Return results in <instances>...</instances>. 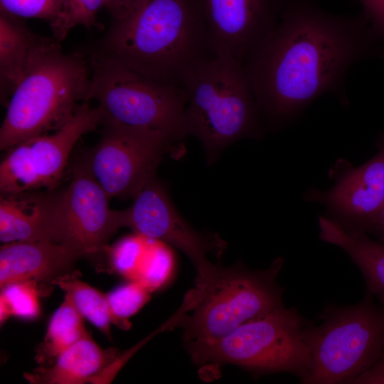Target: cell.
<instances>
[{
    "instance_id": "obj_30",
    "label": "cell",
    "mask_w": 384,
    "mask_h": 384,
    "mask_svg": "<svg viewBox=\"0 0 384 384\" xmlns=\"http://www.w3.org/2000/svg\"><path fill=\"white\" fill-rule=\"evenodd\" d=\"M146 0H105V6L114 20L125 18L136 12Z\"/></svg>"
},
{
    "instance_id": "obj_19",
    "label": "cell",
    "mask_w": 384,
    "mask_h": 384,
    "mask_svg": "<svg viewBox=\"0 0 384 384\" xmlns=\"http://www.w3.org/2000/svg\"><path fill=\"white\" fill-rule=\"evenodd\" d=\"M44 38L14 20V16L1 11L0 87L1 100L4 105Z\"/></svg>"
},
{
    "instance_id": "obj_10",
    "label": "cell",
    "mask_w": 384,
    "mask_h": 384,
    "mask_svg": "<svg viewBox=\"0 0 384 384\" xmlns=\"http://www.w3.org/2000/svg\"><path fill=\"white\" fill-rule=\"evenodd\" d=\"M102 124L100 139L82 161L110 199L134 198L155 176L164 154L174 142L158 133Z\"/></svg>"
},
{
    "instance_id": "obj_12",
    "label": "cell",
    "mask_w": 384,
    "mask_h": 384,
    "mask_svg": "<svg viewBox=\"0 0 384 384\" xmlns=\"http://www.w3.org/2000/svg\"><path fill=\"white\" fill-rule=\"evenodd\" d=\"M208 52L225 50L243 63L278 23L289 0H199Z\"/></svg>"
},
{
    "instance_id": "obj_25",
    "label": "cell",
    "mask_w": 384,
    "mask_h": 384,
    "mask_svg": "<svg viewBox=\"0 0 384 384\" xmlns=\"http://www.w3.org/2000/svg\"><path fill=\"white\" fill-rule=\"evenodd\" d=\"M105 0H64L58 17L50 23L54 39L58 42L78 25L88 28L97 24V13Z\"/></svg>"
},
{
    "instance_id": "obj_8",
    "label": "cell",
    "mask_w": 384,
    "mask_h": 384,
    "mask_svg": "<svg viewBox=\"0 0 384 384\" xmlns=\"http://www.w3.org/2000/svg\"><path fill=\"white\" fill-rule=\"evenodd\" d=\"M284 259L277 257L266 269L251 270L238 263L219 266L201 298L179 326L186 342L223 337L243 324L283 306V289L277 282Z\"/></svg>"
},
{
    "instance_id": "obj_2",
    "label": "cell",
    "mask_w": 384,
    "mask_h": 384,
    "mask_svg": "<svg viewBox=\"0 0 384 384\" xmlns=\"http://www.w3.org/2000/svg\"><path fill=\"white\" fill-rule=\"evenodd\" d=\"M208 53L199 0H146L133 14L114 21L95 54L182 86L187 73Z\"/></svg>"
},
{
    "instance_id": "obj_29",
    "label": "cell",
    "mask_w": 384,
    "mask_h": 384,
    "mask_svg": "<svg viewBox=\"0 0 384 384\" xmlns=\"http://www.w3.org/2000/svg\"><path fill=\"white\" fill-rule=\"evenodd\" d=\"M350 384H384V346L374 363Z\"/></svg>"
},
{
    "instance_id": "obj_6",
    "label": "cell",
    "mask_w": 384,
    "mask_h": 384,
    "mask_svg": "<svg viewBox=\"0 0 384 384\" xmlns=\"http://www.w3.org/2000/svg\"><path fill=\"white\" fill-rule=\"evenodd\" d=\"M88 60L87 101L97 102L102 113L101 124L158 133L173 142L186 137L183 112L187 94L182 86L150 79L98 54H92Z\"/></svg>"
},
{
    "instance_id": "obj_24",
    "label": "cell",
    "mask_w": 384,
    "mask_h": 384,
    "mask_svg": "<svg viewBox=\"0 0 384 384\" xmlns=\"http://www.w3.org/2000/svg\"><path fill=\"white\" fill-rule=\"evenodd\" d=\"M150 293L140 282L130 280L106 294L112 324L122 329H129V318L149 300Z\"/></svg>"
},
{
    "instance_id": "obj_16",
    "label": "cell",
    "mask_w": 384,
    "mask_h": 384,
    "mask_svg": "<svg viewBox=\"0 0 384 384\" xmlns=\"http://www.w3.org/2000/svg\"><path fill=\"white\" fill-rule=\"evenodd\" d=\"M82 256L63 242L16 241L0 248V287L18 281L36 282L68 274Z\"/></svg>"
},
{
    "instance_id": "obj_20",
    "label": "cell",
    "mask_w": 384,
    "mask_h": 384,
    "mask_svg": "<svg viewBox=\"0 0 384 384\" xmlns=\"http://www.w3.org/2000/svg\"><path fill=\"white\" fill-rule=\"evenodd\" d=\"M83 316L77 310L70 297L65 299L52 316L47 331L38 349L41 363H53L75 342L87 336Z\"/></svg>"
},
{
    "instance_id": "obj_32",
    "label": "cell",
    "mask_w": 384,
    "mask_h": 384,
    "mask_svg": "<svg viewBox=\"0 0 384 384\" xmlns=\"http://www.w3.org/2000/svg\"><path fill=\"white\" fill-rule=\"evenodd\" d=\"M383 305H384V302H380Z\"/></svg>"
},
{
    "instance_id": "obj_28",
    "label": "cell",
    "mask_w": 384,
    "mask_h": 384,
    "mask_svg": "<svg viewBox=\"0 0 384 384\" xmlns=\"http://www.w3.org/2000/svg\"><path fill=\"white\" fill-rule=\"evenodd\" d=\"M363 14L377 33L384 38V0H360Z\"/></svg>"
},
{
    "instance_id": "obj_13",
    "label": "cell",
    "mask_w": 384,
    "mask_h": 384,
    "mask_svg": "<svg viewBox=\"0 0 384 384\" xmlns=\"http://www.w3.org/2000/svg\"><path fill=\"white\" fill-rule=\"evenodd\" d=\"M110 200L82 159L76 160L65 188L63 242L82 257L105 250L119 228Z\"/></svg>"
},
{
    "instance_id": "obj_4",
    "label": "cell",
    "mask_w": 384,
    "mask_h": 384,
    "mask_svg": "<svg viewBox=\"0 0 384 384\" xmlns=\"http://www.w3.org/2000/svg\"><path fill=\"white\" fill-rule=\"evenodd\" d=\"M182 87L185 132L201 141L209 159L260 132V113L243 64L229 52H209L187 73Z\"/></svg>"
},
{
    "instance_id": "obj_31",
    "label": "cell",
    "mask_w": 384,
    "mask_h": 384,
    "mask_svg": "<svg viewBox=\"0 0 384 384\" xmlns=\"http://www.w3.org/2000/svg\"><path fill=\"white\" fill-rule=\"evenodd\" d=\"M373 232L378 235L380 241L384 243V203L377 217Z\"/></svg>"
},
{
    "instance_id": "obj_27",
    "label": "cell",
    "mask_w": 384,
    "mask_h": 384,
    "mask_svg": "<svg viewBox=\"0 0 384 384\" xmlns=\"http://www.w3.org/2000/svg\"><path fill=\"white\" fill-rule=\"evenodd\" d=\"M64 0H0L1 11L14 16L54 21Z\"/></svg>"
},
{
    "instance_id": "obj_7",
    "label": "cell",
    "mask_w": 384,
    "mask_h": 384,
    "mask_svg": "<svg viewBox=\"0 0 384 384\" xmlns=\"http://www.w3.org/2000/svg\"><path fill=\"white\" fill-rule=\"evenodd\" d=\"M369 294L351 306L330 305L319 325L309 323L305 338L311 365L304 384H350L370 367L384 346V305Z\"/></svg>"
},
{
    "instance_id": "obj_1",
    "label": "cell",
    "mask_w": 384,
    "mask_h": 384,
    "mask_svg": "<svg viewBox=\"0 0 384 384\" xmlns=\"http://www.w3.org/2000/svg\"><path fill=\"white\" fill-rule=\"evenodd\" d=\"M380 38L364 14L335 15L316 0H289L242 63L260 113L283 122L322 94L343 95L347 71Z\"/></svg>"
},
{
    "instance_id": "obj_18",
    "label": "cell",
    "mask_w": 384,
    "mask_h": 384,
    "mask_svg": "<svg viewBox=\"0 0 384 384\" xmlns=\"http://www.w3.org/2000/svg\"><path fill=\"white\" fill-rule=\"evenodd\" d=\"M117 358L116 351L103 349L88 334L65 350L48 368L26 378L33 383L43 384L94 382Z\"/></svg>"
},
{
    "instance_id": "obj_21",
    "label": "cell",
    "mask_w": 384,
    "mask_h": 384,
    "mask_svg": "<svg viewBox=\"0 0 384 384\" xmlns=\"http://www.w3.org/2000/svg\"><path fill=\"white\" fill-rule=\"evenodd\" d=\"M53 283L65 291L84 318L110 336L112 320L106 294L79 279L75 274H64Z\"/></svg>"
},
{
    "instance_id": "obj_22",
    "label": "cell",
    "mask_w": 384,
    "mask_h": 384,
    "mask_svg": "<svg viewBox=\"0 0 384 384\" xmlns=\"http://www.w3.org/2000/svg\"><path fill=\"white\" fill-rule=\"evenodd\" d=\"M40 314L37 282L30 280L10 283L1 288L0 323L11 316L33 319Z\"/></svg>"
},
{
    "instance_id": "obj_11",
    "label": "cell",
    "mask_w": 384,
    "mask_h": 384,
    "mask_svg": "<svg viewBox=\"0 0 384 384\" xmlns=\"http://www.w3.org/2000/svg\"><path fill=\"white\" fill-rule=\"evenodd\" d=\"M133 199L128 208L116 210L119 227L129 228L136 234L175 246L189 257L196 269L195 287L203 288L210 282L219 266L211 264L206 255L220 254L224 242L191 228L175 208L155 176Z\"/></svg>"
},
{
    "instance_id": "obj_14",
    "label": "cell",
    "mask_w": 384,
    "mask_h": 384,
    "mask_svg": "<svg viewBox=\"0 0 384 384\" xmlns=\"http://www.w3.org/2000/svg\"><path fill=\"white\" fill-rule=\"evenodd\" d=\"M378 149L372 159L348 170L329 191L308 196L327 206L346 228L373 232L384 203V134L379 138Z\"/></svg>"
},
{
    "instance_id": "obj_17",
    "label": "cell",
    "mask_w": 384,
    "mask_h": 384,
    "mask_svg": "<svg viewBox=\"0 0 384 384\" xmlns=\"http://www.w3.org/2000/svg\"><path fill=\"white\" fill-rule=\"evenodd\" d=\"M319 238L345 251L361 272L367 294L384 302V243L370 239L366 232L350 230L336 220L319 218Z\"/></svg>"
},
{
    "instance_id": "obj_9",
    "label": "cell",
    "mask_w": 384,
    "mask_h": 384,
    "mask_svg": "<svg viewBox=\"0 0 384 384\" xmlns=\"http://www.w3.org/2000/svg\"><path fill=\"white\" fill-rule=\"evenodd\" d=\"M102 119L100 108L85 101L60 129L6 150L0 164V193L56 188L75 144Z\"/></svg>"
},
{
    "instance_id": "obj_23",
    "label": "cell",
    "mask_w": 384,
    "mask_h": 384,
    "mask_svg": "<svg viewBox=\"0 0 384 384\" xmlns=\"http://www.w3.org/2000/svg\"><path fill=\"white\" fill-rule=\"evenodd\" d=\"M164 243L149 238L146 254L135 280L150 292L166 284L174 270L173 254Z\"/></svg>"
},
{
    "instance_id": "obj_15",
    "label": "cell",
    "mask_w": 384,
    "mask_h": 384,
    "mask_svg": "<svg viewBox=\"0 0 384 384\" xmlns=\"http://www.w3.org/2000/svg\"><path fill=\"white\" fill-rule=\"evenodd\" d=\"M0 194L1 242H63L65 189Z\"/></svg>"
},
{
    "instance_id": "obj_3",
    "label": "cell",
    "mask_w": 384,
    "mask_h": 384,
    "mask_svg": "<svg viewBox=\"0 0 384 384\" xmlns=\"http://www.w3.org/2000/svg\"><path fill=\"white\" fill-rule=\"evenodd\" d=\"M59 43L44 38L12 92L0 128L1 151L60 129L87 101L90 68Z\"/></svg>"
},
{
    "instance_id": "obj_5",
    "label": "cell",
    "mask_w": 384,
    "mask_h": 384,
    "mask_svg": "<svg viewBox=\"0 0 384 384\" xmlns=\"http://www.w3.org/2000/svg\"><path fill=\"white\" fill-rule=\"evenodd\" d=\"M306 323L296 308L283 306L223 337L189 341L186 347L202 368L232 364L256 376L287 373L301 380L311 365Z\"/></svg>"
},
{
    "instance_id": "obj_26",
    "label": "cell",
    "mask_w": 384,
    "mask_h": 384,
    "mask_svg": "<svg viewBox=\"0 0 384 384\" xmlns=\"http://www.w3.org/2000/svg\"><path fill=\"white\" fill-rule=\"evenodd\" d=\"M149 238L136 234L124 237L109 249L112 267L129 280L135 281Z\"/></svg>"
}]
</instances>
